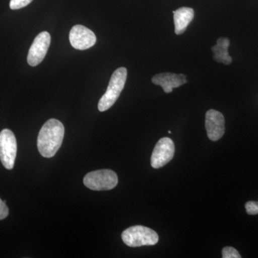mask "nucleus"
Returning <instances> with one entry per match:
<instances>
[{"label": "nucleus", "instance_id": "obj_15", "mask_svg": "<svg viewBox=\"0 0 258 258\" xmlns=\"http://www.w3.org/2000/svg\"><path fill=\"white\" fill-rule=\"evenodd\" d=\"M245 209L248 215H255L258 214V204L255 202H247L245 205Z\"/></svg>", "mask_w": 258, "mask_h": 258}, {"label": "nucleus", "instance_id": "obj_6", "mask_svg": "<svg viewBox=\"0 0 258 258\" xmlns=\"http://www.w3.org/2000/svg\"><path fill=\"white\" fill-rule=\"evenodd\" d=\"M174 144L171 139L164 137L156 144L153 151L151 164L154 169H159L169 162L174 155Z\"/></svg>", "mask_w": 258, "mask_h": 258}, {"label": "nucleus", "instance_id": "obj_13", "mask_svg": "<svg viewBox=\"0 0 258 258\" xmlns=\"http://www.w3.org/2000/svg\"><path fill=\"white\" fill-rule=\"evenodd\" d=\"M223 258H240L241 255L237 249L232 247H225L222 249Z\"/></svg>", "mask_w": 258, "mask_h": 258}, {"label": "nucleus", "instance_id": "obj_14", "mask_svg": "<svg viewBox=\"0 0 258 258\" xmlns=\"http://www.w3.org/2000/svg\"><path fill=\"white\" fill-rule=\"evenodd\" d=\"M32 0H10V7L12 10H19L30 4Z\"/></svg>", "mask_w": 258, "mask_h": 258}, {"label": "nucleus", "instance_id": "obj_10", "mask_svg": "<svg viewBox=\"0 0 258 258\" xmlns=\"http://www.w3.org/2000/svg\"><path fill=\"white\" fill-rule=\"evenodd\" d=\"M152 81L154 84L160 86L166 93H170L174 88H179L187 83L185 75L172 73H162L155 75L153 76Z\"/></svg>", "mask_w": 258, "mask_h": 258}, {"label": "nucleus", "instance_id": "obj_2", "mask_svg": "<svg viewBox=\"0 0 258 258\" xmlns=\"http://www.w3.org/2000/svg\"><path fill=\"white\" fill-rule=\"evenodd\" d=\"M126 79V69L119 68L115 70L112 75L106 93L98 102V108L100 111H106L113 106L124 88Z\"/></svg>", "mask_w": 258, "mask_h": 258}, {"label": "nucleus", "instance_id": "obj_9", "mask_svg": "<svg viewBox=\"0 0 258 258\" xmlns=\"http://www.w3.org/2000/svg\"><path fill=\"white\" fill-rule=\"evenodd\" d=\"M205 127L208 138L216 142L223 137L225 134V118L220 111L210 109L206 113Z\"/></svg>", "mask_w": 258, "mask_h": 258}, {"label": "nucleus", "instance_id": "obj_11", "mask_svg": "<svg viewBox=\"0 0 258 258\" xmlns=\"http://www.w3.org/2000/svg\"><path fill=\"white\" fill-rule=\"evenodd\" d=\"M174 13V22L175 25V33L176 35H181L186 31L188 25L192 21L195 16V11L192 8H181Z\"/></svg>", "mask_w": 258, "mask_h": 258}, {"label": "nucleus", "instance_id": "obj_12", "mask_svg": "<svg viewBox=\"0 0 258 258\" xmlns=\"http://www.w3.org/2000/svg\"><path fill=\"white\" fill-rule=\"evenodd\" d=\"M230 45V41L227 37H220L217 40L216 45L212 47L214 60L226 66L230 64L232 62V57L229 55L228 52Z\"/></svg>", "mask_w": 258, "mask_h": 258}, {"label": "nucleus", "instance_id": "obj_5", "mask_svg": "<svg viewBox=\"0 0 258 258\" xmlns=\"http://www.w3.org/2000/svg\"><path fill=\"white\" fill-rule=\"evenodd\" d=\"M16 138L13 132L10 129H3L0 132V160L7 169H13L16 159Z\"/></svg>", "mask_w": 258, "mask_h": 258}, {"label": "nucleus", "instance_id": "obj_4", "mask_svg": "<svg viewBox=\"0 0 258 258\" xmlns=\"http://www.w3.org/2000/svg\"><path fill=\"white\" fill-rule=\"evenodd\" d=\"M118 176L110 169L91 171L85 176L83 183L88 189L95 191H106L115 188L118 184Z\"/></svg>", "mask_w": 258, "mask_h": 258}, {"label": "nucleus", "instance_id": "obj_1", "mask_svg": "<svg viewBox=\"0 0 258 258\" xmlns=\"http://www.w3.org/2000/svg\"><path fill=\"white\" fill-rule=\"evenodd\" d=\"M64 125L60 120L52 118L42 125L37 137V148L42 157L51 158L55 155L63 141Z\"/></svg>", "mask_w": 258, "mask_h": 258}, {"label": "nucleus", "instance_id": "obj_8", "mask_svg": "<svg viewBox=\"0 0 258 258\" xmlns=\"http://www.w3.org/2000/svg\"><path fill=\"white\" fill-rule=\"evenodd\" d=\"M69 39L73 47L80 50L91 48L96 42L94 32L81 25L73 27L70 32Z\"/></svg>", "mask_w": 258, "mask_h": 258}, {"label": "nucleus", "instance_id": "obj_7", "mask_svg": "<svg viewBox=\"0 0 258 258\" xmlns=\"http://www.w3.org/2000/svg\"><path fill=\"white\" fill-rule=\"evenodd\" d=\"M50 42V35L47 32H42L35 37L28 52V62L30 66L35 67L43 60Z\"/></svg>", "mask_w": 258, "mask_h": 258}, {"label": "nucleus", "instance_id": "obj_16", "mask_svg": "<svg viewBox=\"0 0 258 258\" xmlns=\"http://www.w3.org/2000/svg\"><path fill=\"white\" fill-rule=\"evenodd\" d=\"M9 215V209L6 203L0 199V220H4Z\"/></svg>", "mask_w": 258, "mask_h": 258}, {"label": "nucleus", "instance_id": "obj_3", "mask_svg": "<svg viewBox=\"0 0 258 258\" xmlns=\"http://www.w3.org/2000/svg\"><path fill=\"white\" fill-rule=\"evenodd\" d=\"M121 238L126 245L137 247L144 245H154L159 241V235L155 231L149 227L136 225L123 231Z\"/></svg>", "mask_w": 258, "mask_h": 258}]
</instances>
